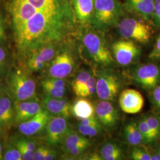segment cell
<instances>
[{"label": "cell", "mask_w": 160, "mask_h": 160, "mask_svg": "<svg viewBox=\"0 0 160 160\" xmlns=\"http://www.w3.org/2000/svg\"><path fill=\"white\" fill-rule=\"evenodd\" d=\"M12 143L19 150L20 154L22 155V160H34V151H31L27 148H26L22 144L19 143L14 139Z\"/></svg>", "instance_id": "d6a6232c"}, {"label": "cell", "mask_w": 160, "mask_h": 160, "mask_svg": "<svg viewBox=\"0 0 160 160\" xmlns=\"http://www.w3.org/2000/svg\"><path fill=\"white\" fill-rule=\"evenodd\" d=\"M78 29L74 14L39 12L14 30L18 55L23 59L41 46L66 43L77 35Z\"/></svg>", "instance_id": "6da1fadb"}, {"label": "cell", "mask_w": 160, "mask_h": 160, "mask_svg": "<svg viewBox=\"0 0 160 160\" xmlns=\"http://www.w3.org/2000/svg\"><path fill=\"white\" fill-rule=\"evenodd\" d=\"M4 160H16L15 155L13 154L11 147V143H8L3 151V158Z\"/></svg>", "instance_id": "ab89813d"}, {"label": "cell", "mask_w": 160, "mask_h": 160, "mask_svg": "<svg viewBox=\"0 0 160 160\" xmlns=\"http://www.w3.org/2000/svg\"><path fill=\"white\" fill-rule=\"evenodd\" d=\"M103 34L91 25L78 26L77 34L83 56L87 61L101 68L112 66L115 61Z\"/></svg>", "instance_id": "7a4b0ae2"}, {"label": "cell", "mask_w": 160, "mask_h": 160, "mask_svg": "<svg viewBox=\"0 0 160 160\" xmlns=\"http://www.w3.org/2000/svg\"><path fill=\"white\" fill-rule=\"evenodd\" d=\"M98 154L103 160H122L123 157L120 147L111 141L103 143L99 149Z\"/></svg>", "instance_id": "cb8c5ba5"}, {"label": "cell", "mask_w": 160, "mask_h": 160, "mask_svg": "<svg viewBox=\"0 0 160 160\" xmlns=\"http://www.w3.org/2000/svg\"><path fill=\"white\" fill-rule=\"evenodd\" d=\"M95 0H72L75 16L78 26L90 25Z\"/></svg>", "instance_id": "ffe728a7"}, {"label": "cell", "mask_w": 160, "mask_h": 160, "mask_svg": "<svg viewBox=\"0 0 160 160\" xmlns=\"http://www.w3.org/2000/svg\"><path fill=\"white\" fill-rule=\"evenodd\" d=\"M18 142L24 145L26 148L31 151H34L37 148V142L34 140H31L30 139H26L24 138H17L14 139Z\"/></svg>", "instance_id": "d590c367"}, {"label": "cell", "mask_w": 160, "mask_h": 160, "mask_svg": "<svg viewBox=\"0 0 160 160\" xmlns=\"http://www.w3.org/2000/svg\"><path fill=\"white\" fill-rule=\"evenodd\" d=\"M61 144L65 151L68 149L77 146H82L89 148L91 145V142L87 138L81 134L79 132L71 130L64 138Z\"/></svg>", "instance_id": "7402d4cb"}, {"label": "cell", "mask_w": 160, "mask_h": 160, "mask_svg": "<svg viewBox=\"0 0 160 160\" xmlns=\"http://www.w3.org/2000/svg\"><path fill=\"white\" fill-rule=\"evenodd\" d=\"M41 86L46 96L56 98H61L64 97L66 91L58 89L56 87L51 86L44 82L43 80L41 81Z\"/></svg>", "instance_id": "4dcf8cb0"}, {"label": "cell", "mask_w": 160, "mask_h": 160, "mask_svg": "<svg viewBox=\"0 0 160 160\" xmlns=\"http://www.w3.org/2000/svg\"><path fill=\"white\" fill-rule=\"evenodd\" d=\"M6 92L14 101L34 98L36 84L26 69L16 68L8 72L6 80Z\"/></svg>", "instance_id": "277c9868"}, {"label": "cell", "mask_w": 160, "mask_h": 160, "mask_svg": "<svg viewBox=\"0 0 160 160\" xmlns=\"http://www.w3.org/2000/svg\"><path fill=\"white\" fill-rule=\"evenodd\" d=\"M45 129L43 139L51 146L61 144L64 138L72 130L67 119L54 116H51Z\"/></svg>", "instance_id": "8fae6325"}, {"label": "cell", "mask_w": 160, "mask_h": 160, "mask_svg": "<svg viewBox=\"0 0 160 160\" xmlns=\"http://www.w3.org/2000/svg\"><path fill=\"white\" fill-rule=\"evenodd\" d=\"M2 131V129H1V128L0 127V133H1V131Z\"/></svg>", "instance_id": "f6af8a7d"}, {"label": "cell", "mask_w": 160, "mask_h": 160, "mask_svg": "<svg viewBox=\"0 0 160 160\" xmlns=\"http://www.w3.org/2000/svg\"><path fill=\"white\" fill-rule=\"evenodd\" d=\"M57 155L58 152L55 149L48 147L43 160H55L57 157Z\"/></svg>", "instance_id": "b9f144b4"}, {"label": "cell", "mask_w": 160, "mask_h": 160, "mask_svg": "<svg viewBox=\"0 0 160 160\" xmlns=\"http://www.w3.org/2000/svg\"><path fill=\"white\" fill-rule=\"evenodd\" d=\"M95 115L104 129L112 132L118 127L119 113L110 101L100 100L95 105Z\"/></svg>", "instance_id": "7c38bea8"}, {"label": "cell", "mask_w": 160, "mask_h": 160, "mask_svg": "<svg viewBox=\"0 0 160 160\" xmlns=\"http://www.w3.org/2000/svg\"><path fill=\"white\" fill-rule=\"evenodd\" d=\"M65 43L48 67V77L65 79L72 73L75 59L72 49Z\"/></svg>", "instance_id": "ba28073f"}, {"label": "cell", "mask_w": 160, "mask_h": 160, "mask_svg": "<svg viewBox=\"0 0 160 160\" xmlns=\"http://www.w3.org/2000/svg\"><path fill=\"white\" fill-rule=\"evenodd\" d=\"M14 124V120L7 114L0 104V127L2 130H8Z\"/></svg>", "instance_id": "1f68e13d"}, {"label": "cell", "mask_w": 160, "mask_h": 160, "mask_svg": "<svg viewBox=\"0 0 160 160\" xmlns=\"http://www.w3.org/2000/svg\"><path fill=\"white\" fill-rule=\"evenodd\" d=\"M131 157L135 160H151L148 149L141 145L134 146L132 150Z\"/></svg>", "instance_id": "f1b7e54d"}, {"label": "cell", "mask_w": 160, "mask_h": 160, "mask_svg": "<svg viewBox=\"0 0 160 160\" xmlns=\"http://www.w3.org/2000/svg\"><path fill=\"white\" fill-rule=\"evenodd\" d=\"M125 10L119 0H95L90 25L97 31L104 33L116 27L125 16Z\"/></svg>", "instance_id": "3957f363"}, {"label": "cell", "mask_w": 160, "mask_h": 160, "mask_svg": "<svg viewBox=\"0 0 160 160\" xmlns=\"http://www.w3.org/2000/svg\"><path fill=\"white\" fill-rule=\"evenodd\" d=\"M49 147L42 145L38 147L36 150L34 151V160H43L45 155L46 154L47 149Z\"/></svg>", "instance_id": "f35d334b"}, {"label": "cell", "mask_w": 160, "mask_h": 160, "mask_svg": "<svg viewBox=\"0 0 160 160\" xmlns=\"http://www.w3.org/2000/svg\"><path fill=\"white\" fill-rule=\"evenodd\" d=\"M14 124L16 125L29 120L43 109L42 103L35 98L23 101H14Z\"/></svg>", "instance_id": "9a60e30c"}, {"label": "cell", "mask_w": 160, "mask_h": 160, "mask_svg": "<svg viewBox=\"0 0 160 160\" xmlns=\"http://www.w3.org/2000/svg\"><path fill=\"white\" fill-rule=\"evenodd\" d=\"M149 59L152 61H160V33L158 36L152 50L149 53Z\"/></svg>", "instance_id": "e575fe53"}, {"label": "cell", "mask_w": 160, "mask_h": 160, "mask_svg": "<svg viewBox=\"0 0 160 160\" xmlns=\"http://www.w3.org/2000/svg\"><path fill=\"white\" fill-rule=\"evenodd\" d=\"M6 39V24L4 18L0 14V43H4Z\"/></svg>", "instance_id": "60d3db41"}, {"label": "cell", "mask_w": 160, "mask_h": 160, "mask_svg": "<svg viewBox=\"0 0 160 160\" xmlns=\"http://www.w3.org/2000/svg\"><path fill=\"white\" fill-rule=\"evenodd\" d=\"M42 105L45 110L54 116H61L68 119L71 112V106L68 101L64 98H56L45 95L42 99Z\"/></svg>", "instance_id": "d6986e66"}, {"label": "cell", "mask_w": 160, "mask_h": 160, "mask_svg": "<svg viewBox=\"0 0 160 160\" xmlns=\"http://www.w3.org/2000/svg\"><path fill=\"white\" fill-rule=\"evenodd\" d=\"M111 52L117 63L122 66H128L139 60L141 49L136 42L123 39L116 40L112 43Z\"/></svg>", "instance_id": "9c48e42d"}, {"label": "cell", "mask_w": 160, "mask_h": 160, "mask_svg": "<svg viewBox=\"0 0 160 160\" xmlns=\"http://www.w3.org/2000/svg\"><path fill=\"white\" fill-rule=\"evenodd\" d=\"M119 103L123 112L129 114H136L143 108L144 99L137 90L128 88L120 93Z\"/></svg>", "instance_id": "e0dca14e"}, {"label": "cell", "mask_w": 160, "mask_h": 160, "mask_svg": "<svg viewBox=\"0 0 160 160\" xmlns=\"http://www.w3.org/2000/svg\"><path fill=\"white\" fill-rule=\"evenodd\" d=\"M5 91H6V88L3 85L2 81L0 80V96L2 95V94H4V92H6Z\"/></svg>", "instance_id": "7bdbcfd3"}, {"label": "cell", "mask_w": 160, "mask_h": 160, "mask_svg": "<svg viewBox=\"0 0 160 160\" xmlns=\"http://www.w3.org/2000/svg\"><path fill=\"white\" fill-rule=\"evenodd\" d=\"M94 69H81L76 75L72 81V89L76 96L78 97L81 91L86 85V82L90 78Z\"/></svg>", "instance_id": "d4e9b609"}, {"label": "cell", "mask_w": 160, "mask_h": 160, "mask_svg": "<svg viewBox=\"0 0 160 160\" xmlns=\"http://www.w3.org/2000/svg\"><path fill=\"white\" fill-rule=\"evenodd\" d=\"M154 3L155 0H125L123 6L130 14L141 17L153 24Z\"/></svg>", "instance_id": "5bb4252c"}, {"label": "cell", "mask_w": 160, "mask_h": 160, "mask_svg": "<svg viewBox=\"0 0 160 160\" xmlns=\"http://www.w3.org/2000/svg\"><path fill=\"white\" fill-rule=\"evenodd\" d=\"M150 92L151 102L155 108L160 113V84Z\"/></svg>", "instance_id": "836d02e7"}, {"label": "cell", "mask_w": 160, "mask_h": 160, "mask_svg": "<svg viewBox=\"0 0 160 160\" xmlns=\"http://www.w3.org/2000/svg\"><path fill=\"white\" fill-rule=\"evenodd\" d=\"M96 94L100 100L112 101L122 86L119 74L109 67L101 68L96 71Z\"/></svg>", "instance_id": "8992f818"}, {"label": "cell", "mask_w": 160, "mask_h": 160, "mask_svg": "<svg viewBox=\"0 0 160 160\" xmlns=\"http://www.w3.org/2000/svg\"><path fill=\"white\" fill-rule=\"evenodd\" d=\"M3 158V146L2 144L0 142V160H2Z\"/></svg>", "instance_id": "ee69618b"}, {"label": "cell", "mask_w": 160, "mask_h": 160, "mask_svg": "<svg viewBox=\"0 0 160 160\" xmlns=\"http://www.w3.org/2000/svg\"><path fill=\"white\" fill-rule=\"evenodd\" d=\"M152 22L154 26L160 29V0H155Z\"/></svg>", "instance_id": "8d00e7d4"}, {"label": "cell", "mask_w": 160, "mask_h": 160, "mask_svg": "<svg viewBox=\"0 0 160 160\" xmlns=\"http://www.w3.org/2000/svg\"><path fill=\"white\" fill-rule=\"evenodd\" d=\"M152 25L141 17L125 16L120 19L116 27L123 39L147 45L152 36Z\"/></svg>", "instance_id": "5b68a950"}, {"label": "cell", "mask_w": 160, "mask_h": 160, "mask_svg": "<svg viewBox=\"0 0 160 160\" xmlns=\"http://www.w3.org/2000/svg\"><path fill=\"white\" fill-rule=\"evenodd\" d=\"M143 116L156 140H158L160 137V115L155 113H148Z\"/></svg>", "instance_id": "4316f807"}, {"label": "cell", "mask_w": 160, "mask_h": 160, "mask_svg": "<svg viewBox=\"0 0 160 160\" xmlns=\"http://www.w3.org/2000/svg\"><path fill=\"white\" fill-rule=\"evenodd\" d=\"M38 12L75 14L72 0H27Z\"/></svg>", "instance_id": "ac0fdd59"}, {"label": "cell", "mask_w": 160, "mask_h": 160, "mask_svg": "<svg viewBox=\"0 0 160 160\" xmlns=\"http://www.w3.org/2000/svg\"><path fill=\"white\" fill-rule=\"evenodd\" d=\"M103 129L102 126H85L77 125V131L86 137H94L100 134Z\"/></svg>", "instance_id": "f546056e"}, {"label": "cell", "mask_w": 160, "mask_h": 160, "mask_svg": "<svg viewBox=\"0 0 160 160\" xmlns=\"http://www.w3.org/2000/svg\"><path fill=\"white\" fill-rule=\"evenodd\" d=\"M71 113L78 119L89 118L95 114V107L88 99L80 97L71 106Z\"/></svg>", "instance_id": "44dd1931"}, {"label": "cell", "mask_w": 160, "mask_h": 160, "mask_svg": "<svg viewBox=\"0 0 160 160\" xmlns=\"http://www.w3.org/2000/svg\"><path fill=\"white\" fill-rule=\"evenodd\" d=\"M131 78L138 86L151 91L160 84V65L154 63L137 65L132 71Z\"/></svg>", "instance_id": "30bf717a"}, {"label": "cell", "mask_w": 160, "mask_h": 160, "mask_svg": "<svg viewBox=\"0 0 160 160\" xmlns=\"http://www.w3.org/2000/svg\"><path fill=\"white\" fill-rule=\"evenodd\" d=\"M9 10L14 30L20 28L38 12L34 6L30 4L27 0H12Z\"/></svg>", "instance_id": "4fadbf2b"}, {"label": "cell", "mask_w": 160, "mask_h": 160, "mask_svg": "<svg viewBox=\"0 0 160 160\" xmlns=\"http://www.w3.org/2000/svg\"><path fill=\"white\" fill-rule=\"evenodd\" d=\"M64 43L48 44L30 52L23 58L26 70L34 72L48 67Z\"/></svg>", "instance_id": "52a82bcc"}, {"label": "cell", "mask_w": 160, "mask_h": 160, "mask_svg": "<svg viewBox=\"0 0 160 160\" xmlns=\"http://www.w3.org/2000/svg\"><path fill=\"white\" fill-rule=\"evenodd\" d=\"M138 125L143 136L144 144L154 143L157 141L153 133L150 130L148 125L143 116L139 119V122H138Z\"/></svg>", "instance_id": "83f0119b"}, {"label": "cell", "mask_w": 160, "mask_h": 160, "mask_svg": "<svg viewBox=\"0 0 160 160\" xmlns=\"http://www.w3.org/2000/svg\"><path fill=\"white\" fill-rule=\"evenodd\" d=\"M51 115L46 110L42 109L29 120L18 124L19 132L26 137H32L45 129Z\"/></svg>", "instance_id": "2e32d148"}, {"label": "cell", "mask_w": 160, "mask_h": 160, "mask_svg": "<svg viewBox=\"0 0 160 160\" xmlns=\"http://www.w3.org/2000/svg\"><path fill=\"white\" fill-rule=\"evenodd\" d=\"M7 62V53L4 49L0 46V75L2 74L6 69Z\"/></svg>", "instance_id": "74e56055"}, {"label": "cell", "mask_w": 160, "mask_h": 160, "mask_svg": "<svg viewBox=\"0 0 160 160\" xmlns=\"http://www.w3.org/2000/svg\"><path fill=\"white\" fill-rule=\"evenodd\" d=\"M96 71L94 70L86 85L81 91L78 97L84 98L92 97L96 94Z\"/></svg>", "instance_id": "484cf974"}, {"label": "cell", "mask_w": 160, "mask_h": 160, "mask_svg": "<svg viewBox=\"0 0 160 160\" xmlns=\"http://www.w3.org/2000/svg\"><path fill=\"white\" fill-rule=\"evenodd\" d=\"M123 134L126 142L132 146L144 144L143 136L137 123L135 122H130L126 125L124 128Z\"/></svg>", "instance_id": "603a6c76"}]
</instances>
